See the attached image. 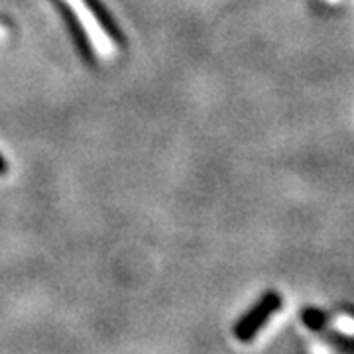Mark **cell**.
I'll return each mask as SVG.
<instances>
[{"label": "cell", "mask_w": 354, "mask_h": 354, "mask_svg": "<svg viewBox=\"0 0 354 354\" xmlns=\"http://www.w3.org/2000/svg\"><path fill=\"white\" fill-rule=\"evenodd\" d=\"M281 295L278 291H266L264 295L256 301V304L239 319V323L234 325V337L241 342H252L256 335L264 329L266 323L281 309Z\"/></svg>", "instance_id": "cell-1"}, {"label": "cell", "mask_w": 354, "mask_h": 354, "mask_svg": "<svg viewBox=\"0 0 354 354\" xmlns=\"http://www.w3.org/2000/svg\"><path fill=\"white\" fill-rule=\"evenodd\" d=\"M301 321L309 330L317 333L323 341L330 344L339 353H354V335H346L329 327V317L317 307H305L301 311Z\"/></svg>", "instance_id": "cell-2"}, {"label": "cell", "mask_w": 354, "mask_h": 354, "mask_svg": "<svg viewBox=\"0 0 354 354\" xmlns=\"http://www.w3.org/2000/svg\"><path fill=\"white\" fill-rule=\"evenodd\" d=\"M50 2L53 4V8L57 10V14L62 16L65 28H67V34H69V38L73 41V46H75L77 53L81 55V59L87 65L97 64L95 48H93V44H91V39H88L87 30H85V26L81 24V20H79V16L75 14V10H73L65 0H50Z\"/></svg>", "instance_id": "cell-3"}, {"label": "cell", "mask_w": 354, "mask_h": 354, "mask_svg": "<svg viewBox=\"0 0 354 354\" xmlns=\"http://www.w3.org/2000/svg\"><path fill=\"white\" fill-rule=\"evenodd\" d=\"M85 8L88 10V14L97 20V24L104 32V36L113 41L114 46L118 48H127V36L122 32V28L118 26L116 18L113 16V12L104 6L102 0H83Z\"/></svg>", "instance_id": "cell-4"}, {"label": "cell", "mask_w": 354, "mask_h": 354, "mask_svg": "<svg viewBox=\"0 0 354 354\" xmlns=\"http://www.w3.org/2000/svg\"><path fill=\"white\" fill-rule=\"evenodd\" d=\"M8 169H10V167H8V162H6V158H4V156L0 153V177L6 176V174H8Z\"/></svg>", "instance_id": "cell-5"}]
</instances>
